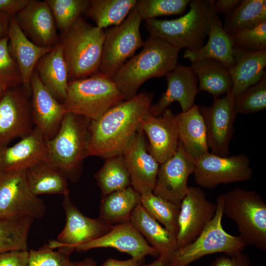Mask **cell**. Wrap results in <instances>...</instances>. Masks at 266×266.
I'll use <instances>...</instances> for the list:
<instances>
[{"label":"cell","instance_id":"6da1fadb","mask_svg":"<svg viewBox=\"0 0 266 266\" xmlns=\"http://www.w3.org/2000/svg\"><path fill=\"white\" fill-rule=\"evenodd\" d=\"M154 97L153 93L143 92L111 108L98 120L90 121L86 158L122 155L138 131Z\"/></svg>","mask_w":266,"mask_h":266},{"label":"cell","instance_id":"7a4b0ae2","mask_svg":"<svg viewBox=\"0 0 266 266\" xmlns=\"http://www.w3.org/2000/svg\"><path fill=\"white\" fill-rule=\"evenodd\" d=\"M180 49L149 36L142 50L126 62L112 78L125 100L134 97L147 80L166 75L177 66Z\"/></svg>","mask_w":266,"mask_h":266},{"label":"cell","instance_id":"3957f363","mask_svg":"<svg viewBox=\"0 0 266 266\" xmlns=\"http://www.w3.org/2000/svg\"><path fill=\"white\" fill-rule=\"evenodd\" d=\"M188 5V12L178 18L145 20L144 27L150 36L161 39L180 50L185 48L193 50L201 47L217 13L212 0H192Z\"/></svg>","mask_w":266,"mask_h":266},{"label":"cell","instance_id":"277c9868","mask_svg":"<svg viewBox=\"0 0 266 266\" xmlns=\"http://www.w3.org/2000/svg\"><path fill=\"white\" fill-rule=\"evenodd\" d=\"M104 40V30L87 23L81 16L61 33L58 43L69 81L87 78L99 71Z\"/></svg>","mask_w":266,"mask_h":266},{"label":"cell","instance_id":"5b68a950","mask_svg":"<svg viewBox=\"0 0 266 266\" xmlns=\"http://www.w3.org/2000/svg\"><path fill=\"white\" fill-rule=\"evenodd\" d=\"M90 123L84 116L66 113L58 133L47 142L48 160L72 182L77 181L82 172L90 137Z\"/></svg>","mask_w":266,"mask_h":266},{"label":"cell","instance_id":"8992f818","mask_svg":"<svg viewBox=\"0 0 266 266\" xmlns=\"http://www.w3.org/2000/svg\"><path fill=\"white\" fill-rule=\"evenodd\" d=\"M124 100L112 79L98 71L87 78L69 81L62 104L65 113L81 115L92 121Z\"/></svg>","mask_w":266,"mask_h":266},{"label":"cell","instance_id":"52a82bcc","mask_svg":"<svg viewBox=\"0 0 266 266\" xmlns=\"http://www.w3.org/2000/svg\"><path fill=\"white\" fill-rule=\"evenodd\" d=\"M223 215L235 222L246 245L266 251V203L257 192L236 188L222 195Z\"/></svg>","mask_w":266,"mask_h":266},{"label":"cell","instance_id":"ba28073f","mask_svg":"<svg viewBox=\"0 0 266 266\" xmlns=\"http://www.w3.org/2000/svg\"><path fill=\"white\" fill-rule=\"evenodd\" d=\"M216 205L214 217L201 233L190 244L178 247L162 259L164 266H188L208 255L218 253L230 254L243 251L247 246L240 238L229 234L223 228L222 195L218 197Z\"/></svg>","mask_w":266,"mask_h":266},{"label":"cell","instance_id":"9c48e42d","mask_svg":"<svg viewBox=\"0 0 266 266\" xmlns=\"http://www.w3.org/2000/svg\"><path fill=\"white\" fill-rule=\"evenodd\" d=\"M142 19L134 7L119 25L104 31V40L99 71L112 78L120 68L143 47L140 32Z\"/></svg>","mask_w":266,"mask_h":266},{"label":"cell","instance_id":"30bf717a","mask_svg":"<svg viewBox=\"0 0 266 266\" xmlns=\"http://www.w3.org/2000/svg\"><path fill=\"white\" fill-rule=\"evenodd\" d=\"M46 206L31 190L25 171L0 169V217H42Z\"/></svg>","mask_w":266,"mask_h":266},{"label":"cell","instance_id":"8fae6325","mask_svg":"<svg viewBox=\"0 0 266 266\" xmlns=\"http://www.w3.org/2000/svg\"><path fill=\"white\" fill-rule=\"evenodd\" d=\"M193 173L200 187L212 189L221 184L248 181L253 170L244 154L220 156L208 152L195 160Z\"/></svg>","mask_w":266,"mask_h":266},{"label":"cell","instance_id":"7c38bea8","mask_svg":"<svg viewBox=\"0 0 266 266\" xmlns=\"http://www.w3.org/2000/svg\"><path fill=\"white\" fill-rule=\"evenodd\" d=\"M31 95L21 85L7 90L0 99V150L33 130Z\"/></svg>","mask_w":266,"mask_h":266},{"label":"cell","instance_id":"4fadbf2b","mask_svg":"<svg viewBox=\"0 0 266 266\" xmlns=\"http://www.w3.org/2000/svg\"><path fill=\"white\" fill-rule=\"evenodd\" d=\"M199 106L205 127L208 149L216 155L229 156L237 114L231 91L224 97L214 98L210 106Z\"/></svg>","mask_w":266,"mask_h":266},{"label":"cell","instance_id":"5bb4252c","mask_svg":"<svg viewBox=\"0 0 266 266\" xmlns=\"http://www.w3.org/2000/svg\"><path fill=\"white\" fill-rule=\"evenodd\" d=\"M63 196L65 225L57 239L49 242L50 247H65L74 251L77 246L98 238L112 229L113 225L100 217L92 219L85 216L72 203L69 193Z\"/></svg>","mask_w":266,"mask_h":266},{"label":"cell","instance_id":"9a60e30c","mask_svg":"<svg viewBox=\"0 0 266 266\" xmlns=\"http://www.w3.org/2000/svg\"><path fill=\"white\" fill-rule=\"evenodd\" d=\"M195 162L179 142L175 154L160 164L153 194L180 205L188 192V180L194 172Z\"/></svg>","mask_w":266,"mask_h":266},{"label":"cell","instance_id":"2e32d148","mask_svg":"<svg viewBox=\"0 0 266 266\" xmlns=\"http://www.w3.org/2000/svg\"><path fill=\"white\" fill-rule=\"evenodd\" d=\"M216 210V204L207 199L200 188L189 187L180 204L176 236L178 247L193 241L212 220Z\"/></svg>","mask_w":266,"mask_h":266},{"label":"cell","instance_id":"e0dca14e","mask_svg":"<svg viewBox=\"0 0 266 266\" xmlns=\"http://www.w3.org/2000/svg\"><path fill=\"white\" fill-rule=\"evenodd\" d=\"M139 130L147 136L148 150L160 164L173 156L179 144L176 115L166 109L158 116L148 113L142 119Z\"/></svg>","mask_w":266,"mask_h":266},{"label":"cell","instance_id":"ac0fdd59","mask_svg":"<svg viewBox=\"0 0 266 266\" xmlns=\"http://www.w3.org/2000/svg\"><path fill=\"white\" fill-rule=\"evenodd\" d=\"M122 155L131 176L132 187L140 195L152 192L160 164L149 153L141 131L136 133Z\"/></svg>","mask_w":266,"mask_h":266},{"label":"cell","instance_id":"d6986e66","mask_svg":"<svg viewBox=\"0 0 266 266\" xmlns=\"http://www.w3.org/2000/svg\"><path fill=\"white\" fill-rule=\"evenodd\" d=\"M26 36L37 46L52 48L59 40L54 18L46 0H31L15 15Z\"/></svg>","mask_w":266,"mask_h":266},{"label":"cell","instance_id":"ffe728a7","mask_svg":"<svg viewBox=\"0 0 266 266\" xmlns=\"http://www.w3.org/2000/svg\"><path fill=\"white\" fill-rule=\"evenodd\" d=\"M108 247L127 253L139 261L147 255L155 257L160 256V253L150 245L130 221L113 225L105 234L77 246L75 250L86 251L94 248Z\"/></svg>","mask_w":266,"mask_h":266},{"label":"cell","instance_id":"44dd1931","mask_svg":"<svg viewBox=\"0 0 266 266\" xmlns=\"http://www.w3.org/2000/svg\"><path fill=\"white\" fill-rule=\"evenodd\" d=\"M167 81L166 91L157 102L151 104L148 113L158 116L174 101L179 102L184 112L194 105L198 92V78L191 66L178 64L175 68L166 75Z\"/></svg>","mask_w":266,"mask_h":266},{"label":"cell","instance_id":"7402d4cb","mask_svg":"<svg viewBox=\"0 0 266 266\" xmlns=\"http://www.w3.org/2000/svg\"><path fill=\"white\" fill-rule=\"evenodd\" d=\"M30 105L34 127L48 140L58 133L65 112L58 101L43 85L34 70L31 79Z\"/></svg>","mask_w":266,"mask_h":266},{"label":"cell","instance_id":"603a6c76","mask_svg":"<svg viewBox=\"0 0 266 266\" xmlns=\"http://www.w3.org/2000/svg\"><path fill=\"white\" fill-rule=\"evenodd\" d=\"M48 140L39 130L34 127L18 142L0 150V169L25 171L48 160Z\"/></svg>","mask_w":266,"mask_h":266},{"label":"cell","instance_id":"cb8c5ba5","mask_svg":"<svg viewBox=\"0 0 266 266\" xmlns=\"http://www.w3.org/2000/svg\"><path fill=\"white\" fill-rule=\"evenodd\" d=\"M8 50L20 72L23 86L31 95V79L38 61L52 48L37 46L19 28L15 16H11L7 33Z\"/></svg>","mask_w":266,"mask_h":266},{"label":"cell","instance_id":"d4e9b609","mask_svg":"<svg viewBox=\"0 0 266 266\" xmlns=\"http://www.w3.org/2000/svg\"><path fill=\"white\" fill-rule=\"evenodd\" d=\"M234 65L229 67L233 82L231 92L234 99L258 83L266 72V50L250 51L233 47Z\"/></svg>","mask_w":266,"mask_h":266},{"label":"cell","instance_id":"484cf974","mask_svg":"<svg viewBox=\"0 0 266 266\" xmlns=\"http://www.w3.org/2000/svg\"><path fill=\"white\" fill-rule=\"evenodd\" d=\"M34 70L43 85L62 103L66 95L69 79L62 47L58 42L38 61Z\"/></svg>","mask_w":266,"mask_h":266},{"label":"cell","instance_id":"4316f807","mask_svg":"<svg viewBox=\"0 0 266 266\" xmlns=\"http://www.w3.org/2000/svg\"><path fill=\"white\" fill-rule=\"evenodd\" d=\"M179 142L195 160L208 152L206 129L199 106L176 115Z\"/></svg>","mask_w":266,"mask_h":266},{"label":"cell","instance_id":"83f0119b","mask_svg":"<svg viewBox=\"0 0 266 266\" xmlns=\"http://www.w3.org/2000/svg\"><path fill=\"white\" fill-rule=\"evenodd\" d=\"M208 36L207 43L201 47L193 50L185 49L183 57L189 59L191 63L211 59L221 62L228 67L233 66L235 61L233 55V43L224 31L217 13L211 22Z\"/></svg>","mask_w":266,"mask_h":266},{"label":"cell","instance_id":"f1b7e54d","mask_svg":"<svg viewBox=\"0 0 266 266\" xmlns=\"http://www.w3.org/2000/svg\"><path fill=\"white\" fill-rule=\"evenodd\" d=\"M130 222L162 259L178 248L176 236L163 228L139 203L132 212Z\"/></svg>","mask_w":266,"mask_h":266},{"label":"cell","instance_id":"f546056e","mask_svg":"<svg viewBox=\"0 0 266 266\" xmlns=\"http://www.w3.org/2000/svg\"><path fill=\"white\" fill-rule=\"evenodd\" d=\"M25 172L31 190L37 196L43 194L64 195L69 193L67 178L48 160L37 163Z\"/></svg>","mask_w":266,"mask_h":266},{"label":"cell","instance_id":"4dcf8cb0","mask_svg":"<svg viewBox=\"0 0 266 266\" xmlns=\"http://www.w3.org/2000/svg\"><path fill=\"white\" fill-rule=\"evenodd\" d=\"M191 66L198 78V92L205 91L213 98H219L231 91L233 82L229 67L221 62L207 59L192 63Z\"/></svg>","mask_w":266,"mask_h":266},{"label":"cell","instance_id":"1f68e13d","mask_svg":"<svg viewBox=\"0 0 266 266\" xmlns=\"http://www.w3.org/2000/svg\"><path fill=\"white\" fill-rule=\"evenodd\" d=\"M140 203V194L132 186L116 191L102 197L100 216L112 224L130 221L131 215Z\"/></svg>","mask_w":266,"mask_h":266},{"label":"cell","instance_id":"d6a6232c","mask_svg":"<svg viewBox=\"0 0 266 266\" xmlns=\"http://www.w3.org/2000/svg\"><path fill=\"white\" fill-rule=\"evenodd\" d=\"M136 0H90L85 13L104 30L120 25L135 6Z\"/></svg>","mask_w":266,"mask_h":266},{"label":"cell","instance_id":"836d02e7","mask_svg":"<svg viewBox=\"0 0 266 266\" xmlns=\"http://www.w3.org/2000/svg\"><path fill=\"white\" fill-rule=\"evenodd\" d=\"M266 21V0H242L237 7L225 16L223 28L230 35Z\"/></svg>","mask_w":266,"mask_h":266},{"label":"cell","instance_id":"e575fe53","mask_svg":"<svg viewBox=\"0 0 266 266\" xmlns=\"http://www.w3.org/2000/svg\"><path fill=\"white\" fill-rule=\"evenodd\" d=\"M95 178L102 197L132 186L131 176L122 155L105 159Z\"/></svg>","mask_w":266,"mask_h":266},{"label":"cell","instance_id":"d590c367","mask_svg":"<svg viewBox=\"0 0 266 266\" xmlns=\"http://www.w3.org/2000/svg\"><path fill=\"white\" fill-rule=\"evenodd\" d=\"M33 218L0 217V254L28 250V237Z\"/></svg>","mask_w":266,"mask_h":266},{"label":"cell","instance_id":"8d00e7d4","mask_svg":"<svg viewBox=\"0 0 266 266\" xmlns=\"http://www.w3.org/2000/svg\"><path fill=\"white\" fill-rule=\"evenodd\" d=\"M140 204L153 218L176 238L180 205L156 196L152 192L141 194Z\"/></svg>","mask_w":266,"mask_h":266},{"label":"cell","instance_id":"74e56055","mask_svg":"<svg viewBox=\"0 0 266 266\" xmlns=\"http://www.w3.org/2000/svg\"><path fill=\"white\" fill-rule=\"evenodd\" d=\"M61 33L67 31L83 13L89 0H45Z\"/></svg>","mask_w":266,"mask_h":266},{"label":"cell","instance_id":"f35d334b","mask_svg":"<svg viewBox=\"0 0 266 266\" xmlns=\"http://www.w3.org/2000/svg\"><path fill=\"white\" fill-rule=\"evenodd\" d=\"M190 0H140L135 6L142 20L160 16L182 15Z\"/></svg>","mask_w":266,"mask_h":266},{"label":"cell","instance_id":"ab89813d","mask_svg":"<svg viewBox=\"0 0 266 266\" xmlns=\"http://www.w3.org/2000/svg\"><path fill=\"white\" fill-rule=\"evenodd\" d=\"M236 114H249L266 108V72L256 84L243 92L234 99Z\"/></svg>","mask_w":266,"mask_h":266},{"label":"cell","instance_id":"60d3db41","mask_svg":"<svg viewBox=\"0 0 266 266\" xmlns=\"http://www.w3.org/2000/svg\"><path fill=\"white\" fill-rule=\"evenodd\" d=\"M7 35L0 38V88L6 91L23 85L18 67L8 50Z\"/></svg>","mask_w":266,"mask_h":266},{"label":"cell","instance_id":"b9f144b4","mask_svg":"<svg viewBox=\"0 0 266 266\" xmlns=\"http://www.w3.org/2000/svg\"><path fill=\"white\" fill-rule=\"evenodd\" d=\"M55 251L48 244L29 251L28 266H73L69 259L72 250L61 247Z\"/></svg>","mask_w":266,"mask_h":266},{"label":"cell","instance_id":"7bdbcfd3","mask_svg":"<svg viewBox=\"0 0 266 266\" xmlns=\"http://www.w3.org/2000/svg\"><path fill=\"white\" fill-rule=\"evenodd\" d=\"M229 35L234 47L250 51L266 50V21Z\"/></svg>","mask_w":266,"mask_h":266},{"label":"cell","instance_id":"ee69618b","mask_svg":"<svg viewBox=\"0 0 266 266\" xmlns=\"http://www.w3.org/2000/svg\"><path fill=\"white\" fill-rule=\"evenodd\" d=\"M209 266H251L247 255L241 252L224 254L216 258Z\"/></svg>","mask_w":266,"mask_h":266},{"label":"cell","instance_id":"f6af8a7d","mask_svg":"<svg viewBox=\"0 0 266 266\" xmlns=\"http://www.w3.org/2000/svg\"><path fill=\"white\" fill-rule=\"evenodd\" d=\"M29 251H12L0 254V266H28Z\"/></svg>","mask_w":266,"mask_h":266},{"label":"cell","instance_id":"bcb514c9","mask_svg":"<svg viewBox=\"0 0 266 266\" xmlns=\"http://www.w3.org/2000/svg\"><path fill=\"white\" fill-rule=\"evenodd\" d=\"M31 0H0V13L10 16L22 10Z\"/></svg>","mask_w":266,"mask_h":266},{"label":"cell","instance_id":"7dc6e473","mask_svg":"<svg viewBox=\"0 0 266 266\" xmlns=\"http://www.w3.org/2000/svg\"><path fill=\"white\" fill-rule=\"evenodd\" d=\"M241 0H212L213 8L217 13L227 16L239 5Z\"/></svg>","mask_w":266,"mask_h":266},{"label":"cell","instance_id":"c3c4849f","mask_svg":"<svg viewBox=\"0 0 266 266\" xmlns=\"http://www.w3.org/2000/svg\"><path fill=\"white\" fill-rule=\"evenodd\" d=\"M139 262V261L133 258L126 260L108 258L99 266H140Z\"/></svg>","mask_w":266,"mask_h":266},{"label":"cell","instance_id":"681fc988","mask_svg":"<svg viewBox=\"0 0 266 266\" xmlns=\"http://www.w3.org/2000/svg\"><path fill=\"white\" fill-rule=\"evenodd\" d=\"M11 16L0 13V38L6 36Z\"/></svg>","mask_w":266,"mask_h":266},{"label":"cell","instance_id":"f907efd6","mask_svg":"<svg viewBox=\"0 0 266 266\" xmlns=\"http://www.w3.org/2000/svg\"><path fill=\"white\" fill-rule=\"evenodd\" d=\"M73 266H97V265L94 260L87 258L81 261L73 263Z\"/></svg>","mask_w":266,"mask_h":266},{"label":"cell","instance_id":"816d5d0a","mask_svg":"<svg viewBox=\"0 0 266 266\" xmlns=\"http://www.w3.org/2000/svg\"><path fill=\"white\" fill-rule=\"evenodd\" d=\"M140 266H164V265L162 258L160 256H159L153 262L143 266L140 265Z\"/></svg>","mask_w":266,"mask_h":266},{"label":"cell","instance_id":"f5cc1de1","mask_svg":"<svg viewBox=\"0 0 266 266\" xmlns=\"http://www.w3.org/2000/svg\"><path fill=\"white\" fill-rule=\"evenodd\" d=\"M6 91L3 90V89H1L0 88V99L2 97V96L4 94L5 92Z\"/></svg>","mask_w":266,"mask_h":266}]
</instances>
